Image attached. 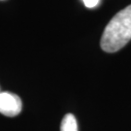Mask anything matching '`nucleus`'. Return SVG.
I'll use <instances>...</instances> for the list:
<instances>
[{"label":"nucleus","instance_id":"nucleus-4","mask_svg":"<svg viewBox=\"0 0 131 131\" xmlns=\"http://www.w3.org/2000/svg\"><path fill=\"white\" fill-rule=\"evenodd\" d=\"M83 2L88 8H93L95 6H97L99 0H83Z\"/></svg>","mask_w":131,"mask_h":131},{"label":"nucleus","instance_id":"nucleus-2","mask_svg":"<svg viewBox=\"0 0 131 131\" xmlns=\"http://www.w3.org/2000/svg\"><path fill=\"white\" fill-rule=\"evenodd\" d=\"M21 108V100L17 94L0 92V114L6 117H16L20 113Z\"/></svg>","mask_w":131,"mask_h":131},{"label":"nucleus","instance_id":"nucleus-1","mask_svg":"<svg viewBox=\"0 0 131 131\" xmlns=\"http://www.w3.org/2000/svg\"><path fill=\"white\" fill-rule=\"evenodd\" d=\"M131 40V5L119 11L104 30L100 46L106 52H116Z\"/></svg>","mask_w":131,"mask_h":131},{"label":"nucleus","instance_id":"nucleus-3","mask_svg":"<svg viewBox=\"0 0 131 131\" xmlns=\"http://www.w3.org/2000/svg\"><path fill=\"white\" fill-rule=\"evenodd\" d=\"M60 131H78V123L72 114H67L62 118Z\"/></svg>","mask_w":131,"mask_h":131}]
</instances>
